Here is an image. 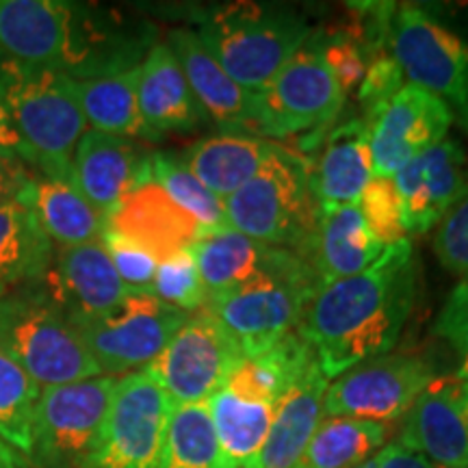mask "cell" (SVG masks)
Returning a JSON list of instances; mask_svg holds the SVG:
<instances>
[{"label":"cell","mask_w":468,"mask_h":468,"mask_svg":"<svg viewBox=\"0 0 468 468\" xmlns=\"http://www.w3.org/2000/svg\"><path fill=\"white\" fill-rule=\"evenodd\" d=\"M0 349L39 388L102 376L44 280L0 295Z\"/></svg>","instance_id":"6"},{"label":"cell","mask_w":468,"mask_h":468,"mask_svg":"<svg viewBox=\"0 0 468 468\" xmlns=\"http://www.w3.org/2000/svg\"><path fill=\"white\" fill-rule=\"evenodd\" d=\"M455 124L452 111L434 93L406 83L371 122L373 176L393 178L420 152L434 148Z\"/></svg>","instance_id":"16"},{"label":"cell","mask_w":468,"mask_h":468,"mask_svg":"<svg viewBox=\"0 0 468 468\" xmlns=\"http://www.w3.org/2000/svg\"><path fill=\"white\" fill-rule=\"evenodd\" d=\"M434 332L444 338L455 354L460 356V367L455 376L468 382V280H460L449 292L447 302L434 324Z\"/></svg>","instance_id":"42"},{"label":"cell","mask_w":468,"mask_h":468,"mask_svg":"<svg viewBox=\"0 0 468 468\" xmlns=\"http://www.w3.org/2000/svg\"><path fill=\"white\" fill-rule=\"evenodd\" d=\"M466 154L455 139L420 152L393 176L408 234H425L441 224L466 185Z\"/></svg>","instance_id":"18"},{"label":"cell","mask_w":468,"mask_h":468,"mask_svg":"<svg viewBox=\"0 0 468 468\" xmlns=\"http://www.w3.org/2000/svg\"><path fill=\"white\" fill-rule=\"evenodd\" d=\"M390 55L406 83L434 93L468 133V42L453 28L414 5L395 9L390 22Z\"/></svg>","instance_id":"9"},{"label":"cell","mask_w":468,"mask_h":468,"mask_svg":"<svg viewBox=\"0 0 468 468\" xmlns=\"http://www.w3.org/2000/svg\"><path fill=\"white\" fill-rule=\"evenodd\" d=\"M191 250L208 295L308 262L297 251L261 243L232 228L204 232Z\"/></svg>","instance_id":"23"},{"label":"cell","mask_w":468,"mask_h":468,"mask_svg":"<svg viewBox=\"0 0 468 468\" xmlns=\"http://www.w3.org/2000/svg\"><path fill=\"white\" fill-rule=\"evenodd\" d=\"M256 96L259 137L271 139L324 131L345 104V93L327 68L314 35Z\"/></svg>","instance_id":"13"},{"label":"cell","mask_w":468,"mask_h":468,"mask_svg":"<svg viewBox=\"0 0 468 468\" xmlns=\"http://www.w3.org/2000/svg\"><path fill=\"white\" fill-rule=\"evenodd\" d=\"M0 468H28V460L22 458L7 442L0 441Z\"/></svg>","instance_id":"46"},{"label":"cell","mask_w":468,"mask_h":468,"mask_svg":"<svg viewBox=\"0 0 468 468\" xmlns=\"http://www.w3.org/2000/svg\"><path fill=\"white\" fill-rule=\"evenodd\" d=\"M35 172L25 161L0 154V207L25 196Z\"/></svg>","instance_id":"43"},{"label":"cell","mask_w":468,"mask_h":468,"mask_svg":"<svg viewBox=\"0 0 468 468\" xmlns=\"http://www.w3.org/2000/svg\"><path fill=\"white\" fill-rule=\"evenodd\" d=\"M154 44V27L104 5L0 0V52L74 80L139 68Z\"/></svg>","instance_id":"1"},{"label":"cell","mask_w":468,"mask_h":468,"mask_svg":"<svg viewBox=\"0 0 468 468\" xmlns=\"http://www.w3.org/2000/svg\"><path fill=\"white\" fill-rule=\"evenodd\" d=\"M117 379L98 376L42 388L33 417L28 462L37 468H79L107 419Z\"/></svg>","instance_id":"10"},{"label":"cell","mask_w":468,"mask_h":468,"mask_svg":"<svg viewBox=\"0 0 468 468\" xmlns=\"http://www.w3.org/2000/svg\"><path fill=\"white\" fill-rule=\"evenodd\" d=\"M224 208L228 228L302 259L321 213L308 161L276 144L254 178L226 197Z\"/></svg>","instance_id":"7"},{"label":"cell","mask_w":468,"mask_h":468,"mask_svg":"<svg viewBox=\"0 0 468 468\" xmlns=\"http://www.w3.org/2000/svg\"><path fill=\"white\" fill-rule=\"evenodd\" d=\"M0 102L9 111L28 150V167L72 180V159L87 122L68 76L25 66L0 52Z\"/></svg>","instance_id":"5"},{"label":"cell","mask_w":468,"mask_h":468,"mask_svg":"<svg viewBox=\"0 0 468 468\" xmlns=\"http://www.w3.org/2000/svg\"><path fill=\"white\" fill-rule=\"evenodd\" d=\"M44 284L69 321L107 313L131 295L101 241L57 250Z\"/></svg>","instance_id":"21"},{"label":"cell","mask_w":468,"mask_h":468,"mask_svg":"<svg viewBox=\"0 0 468 468\" xmlns=\"http://www.w3.org/2000/svg\"><path fill=\"white\" fill-rule=\"evenodd\" d=\"M401 444L436 468H468V382L436 376L406 414Z\"/></svg>","instance_id":"17"},{"label":"cell","mask_w":468,"mask_h":468,"mask_svg":"<svg viewBox=\"0 0 468 468\" xmlns=\"http://www.w3.org/2000/svg\"><path fill=\"white\" fill-rule=\"evenodd\" d=\"M186 313L154 292H131L107 313L72 321L102 376L142 371L185 324Z\"/></svg>","instance_id":"12"},{"label":"cell","mask_w":468,"mask_h":468,"mask_svg":"<svg viewBox=\"0 0 468 468\" xmlns=\"http://www.w3.org/2000/svg\"><path fill=\"white\" fill-rule=\"evenodd\" d=\"M55 245L22 200L0 207V295L42 282L55 259Z\"/></svg>","instance_id":"30"},{"label":"cell","mask_w":468,"mask_h":468,"mask_svg":"<svg viewBox=\"0 0 468 468\" xmlns=\"http://www.w3.org/2000/svg\"><path fill=\"white\" fill-rule=\"evenodd\" d=\"M356 207H358L368 232L376 237V241L384 250L395 243H401L403 239H410L399 193H397L393 178L373 176Z\"/></svg>","instance_id":"37"},{"label":"cell","mask_w":468,"mask_h":468,"mask_svg":"<svg viewBox=\"0 0 468 468\" xmlns=\"http://www.w3.org/2000/svg\"><path fill=\"white\" fill-rule=\"evenodd\" d=\"M327 384L330 379L321 371L319 360L313 362L280 403L267 441L251 468H297L310 438L325 419Z\"/></svg>","instance_id":"27"},{"label":"cell","mask_w":468,"mask_h":468,"mask_svg":"<svg viewBox=\"0 0 468 468\" xmlns=\"http://www.w3.org/2000/svg\"><path fill=\"white\" fill-rule=\"evenodd\" d=\"M434 254L449 273L468 280V176L460 197L436 226Z\"/></svg>","instance_id":"38"},{"label":"cell","mask_w":468,"mask_h":468,"mask_svg":"<svg viewBox=\"0 0 468 468\" xmlns=\"http://www.w3.org/2000/svg\"><path fill=\"white\" fill-rule=\"evenodd\" d=\"M321 280L308 262L284 273H271L208 295L207 308L243 356L259 354L302 325L306 308L321 289Z\"/></svg>","instance_id":"8"},{"label":"cell","mask_w":468,"mask_h":468,"mask_svg":"<svg viewBox=\"0 0 468 468\" xmlns=\"http://www.w3.org/2000/svg\"><path fill=\"white\" fill-rule=\"evenodd\" d=\"M150 178L207 232L228 228L224 200H219L189 172L183 156H176L172 152H152Z\"/></svg>","instance_id":"34"},{"label":"cell","mask_w":468,"mask_h":468,"mask_svg":"<svg viewBox=\"0 0 468 468\" xmlns=\"http://www.w3.org/2000/svg\"><path fill=\"white\" fill-rule=\"evenodd\" d=\"M376 468H434L423 455L401 444L399 441L384 444L376 453Z\"/></svg>","instance_id":"44"},{"label":"cell","mask_w":468,"mask_h":468,"mask_svg":"<svg viewBox=\"0 0 468 468\" xmlns=\"http://www.w3.org/2000/svg\"><path fill=\"white\" fill-rule=\"evenodd\" d=\"M20 200L33 210L46 237L58 250L96 243L107 230V218L76 189L72 180H57L35 172Z\"/></svg>","instance_id":"28"},{"label":"cell","mask_w":468,"mask_h":468,"mask_svg":"<svg viewBox=\"0 0 468 468\" xmlns=\"http://www.w3.org/2000/svg\"><path fill=\"white\" fill-rule=\"evenodd\" d=\"M101 243L107 250L115 271L124 280L131 292H152L154 284V273L159 267V261L145 251L142 245H137L131 239L122 237L120 232L104 230Z\"/></svg>","instance_id":"39"},{"label":"cell","mask_w":468,"mask_h":468,"mask_svg":"<svg viewBox=\"0 0 468 468\" xmlns=\"http://www.w3.org/2000/svg\"><path fill=\"white\" fill-rule=\"evenodd\" d=\"M388 438V425L325 417L310 438L297 468H354L371 460Z\"/></svg>","instance_id":"33"},{"label":"cell","mask_w":468,"mask_h":468,"mask_svg":"<svg viewBox=\"0 0 468 468\" xmlns=\"http://www.w3.org/2000/svg\"><path fill=\"white\" fill-rule=\"evenodd\" d=\"M172 408L144 368L120 378L101 436L79 468H159Z\"/></svg>","instance_id":"11"},{"label":"cell","mask_w":468,"mask_h":468,"mask_svg":"<svg viewBox=\"0 0 468 468\" xmlns=\"http://www.w3.org/2000/svg\"><path fill=\"white\" fill-rule=\"evenodd\" d=\"M406 76H403L399 63L390 52L373 57L368 61L365 80L358 90V102L362 107V117L371 124L376 117L382 113V109L403 90Z\"/></svg>","instance_id":"40"},{"label":"cell","mask_w":468,"mask_h":468,"mask_svg":"<svg viewBox=\"0 0 468 468\" xmlns=\"http://www.w3.org/2000/svg\"><path fill=\"white\" fill-rule=\"evenodd\" d=\"M313 362L317 354L308 338L300 330L291 332L259 354L243 356L208 397L221 447L239 468H251L259 458L280 403Z\"/></svg>","instance_id":"3"},{"label":"cell","mask_w":468,"mask_h":468,"mask_svg":"<svg viewBox=\"0 0 468 468\" xmlns=\"http://www.w3.org/2000/svg\"><path fill=\"white\" fill-rule=\"evenodd\" d=\"M417 256L410 239L390 245L365 271L324 284L303 314L300 332L313 345L325 378L390 354L414 308Z\"/></svg>","instance_id":"2"},{"label":"cell","mask_w":468,"mask_h":468,"mask_svg":"<svg viewBox=\"0 0 468 468\" xmlns=\"http://www.w3.org/2000/svg\"><path fill=\"white\" fill-rule=\"evenodd\" d=\"M434 378V368L420 354L390 351L332 379L324 397V414L388 425L406 417Z\"/></svg>","instance_id":"15"},{"label":"cell","mask_w":468,"mask_h":468,"mask_svg":"<svg viewBox=\"0 0 468 468\" xmlns=\"http://www.w3.org/2000/svg\"><path fill=\"white\" fill-rule=\"evenodd\" d=\"M137 98L145 126L154 139L161 133L193 131L207 120L167 42L152 46L139 66Z\"/></svg>","instance_id":"24"},{"label":"cell","mask_w":468,"mask_h":468,"mask_svg":"<svg viewBox=\"0 0 468 468\" xmlns=\"http://www.w3.org/2000/svg\"><path fill=\"white\" fill-rule=\"evenodd\" d=\"M196 33L239 85L261 93L308 42L313 28L300 11L284 5L234 0L204 11Z\"/></svg>","instance_id":"4"},{"label":"cell","mask_w":468,"mask_h":468,"mask_svg":"<svg viewBox=\"0 0 468 468\" xmlns=\"http://www.w3.org/2000/svg\"><path fill=\"white\" fill-rule=\"evenodd\" d=\"M150 154L134 139L87 131L72 159V183L104 218L134 186L150 180Z\"/></svg>","instance_id":"20"},{"label":"cell","mask_w":468,"mask_h":468,"mask_svg":"<svg viewBox=\"0 0 468 468\" xmlns=\"http://www.w3.org/2000/svg\"><path fill=\"white\" fill-rule=\"evenodd\" d=\"M241 358L237 341L204 306L186 314L185 324L144 371L174 403H204Z\"/></svg>","instance_id":"14"},{"label":"cell","mask_w":468,"mask_h":468,"mask_svg":"<svg viewBox=\"0 0 468 468\" xmlns=\"http://www.w3.org/2000/svg\"><path fill=\"white\" fill-rule=\"evenodd\" d=\"M273 144L254 134L219 133L186 152L185 165L219 200L230 197L262 167Z\"/></svg>","instance_id":"29"},{"label":"cell","mask_w":468,"mask_h":468,"mask_svg":"<svg viewBox=\"0 0 468 468\" xmlns=\"http://www.w3.org/2000/svg\"><path fill=\"white\" fill-rule=\"evenodd\" d=\"M39 388L25 368L0 349V441L16 449L22 458L31 453L33 417Z\"/></svg>","instance_id":"35"},{"label":"cell","mask_w":468,"mask_h":468,"mask_svg":"<svg viewBox=\"0 0 468 468\" xmlns=\"http://www.w3.org/2000/svg\"><path fill=\"white\" fill-rule=\"evenodd\" d=\"M317 42L321 46V52H324L327 68L332 69L336 83L341 85L345 98L351 91H358L368 68V57L365 55V50L347 33H335L327 39L317 37Z\"/></svg>","instance_id":"41"},{"label":"cell","mask_w":468,"mask_h":468,"mask_svg":"<svg viewBox=\"0 0 468 468\" xmlns=\"http://www.w3.org/2000/svg\"><path fill=\"white\" fill-rule=\"evenodd\" d=\"M313 172L314 196L321 207L358 204L373 178L371 126L365 117L343 122L327 133Z\"/></svg>","instance_id":"26"},{"label":"cell","mask_w":468,"mask_h":468,"mask_svg":"<svg viewBox=\"0 0 468 468\" xmlns=\"http://www.w3.org/2000/svg\"><path fill=\"white\" fill-rule=\"evenodd\" d=\"M159 468H239L221 447L207 401L174 403Z\"/></svg>","instance_id":"32"},{"label":"cell","mask_w":468,"mask_h":468,"mask_svg":"<svg viewBox=\"0 0 468 468\" xmlns=\"http://www.w3.org/2000/svg\"><path fill=\"white\" fill-rule=\"evenodd\" d=\"M0 154L14 156V159L25 161L28 165V150L25 139L17 133V126L14 124L3 102H0Z\"/></svg>","instance_id":"45"},{"label":"cell","mask_w":468,"mask_h":468,"mask_svg":"<svg viewBox=\"0 0 468 468\" xmlns=\"http://www.w3.org/2000/svg\"><path fill=\"white\" fill-rule=\"evenodd\" d=\"M68 80L91 131L124 139H154L139 111V68L101 79Z\"/></svg>","instance_id":"31"},{"label":"cell","mask_w":468,"mask_h":468,"mask_svg":"<svg viewBox=\"0 0 468 468\" xmlns=\"http://www.w3.org/2000/svg\"><path fill=\"white\" fill-rule=\"evenodd\" d=\"M354 468H376V455H373V458H371V460L362 462V464H358V466H354Z\"/></svg>","instance_id":"47"},{"label":"cell","mask_w":468,"mask_h":468,"mask_svg":"<svg viewBox=\"0 0 468 468\" xmlns=\"http://www.w3.org/2000/svg\"><path fill=\"white\" fill-rule=\"evenodd\" d=\"M167 46L178 58L204 113L213 117L224 133L259 137V96L239 85L219 66L197 33L193 28L176 27L167 35Z\"/></svg>","instance_id":"19"},{"label":"cell","mask_w":468,"mask_h":468,"mask_svg":"<svg viewBox=\"0 0 468 468\" xmlns=\"http://www.w3.org/2000/svg\"><path fill=\"white\" fill-rule=\"evenodd\" d=\"M107 228L142 245L159 262L191 248L207 232L152 178L117 204L107 218Z\"/></svg>","instance_id":"22"},{"label":"cell","mask_w":468,"mask_h":468,"mask_svg":"<svg viewBox=\"0 0 468 468\" xmlns=\"http://www.w3.org/2000/svg\"><path fill=\"white\" fill-rule=\"evenodd\" d=\"M152 292L161 302L183 310L186 314L207 306L208 291L202 282L200 269H197L196 256H193L191 248L178 251L172 259L159 262Z\"/></svg>","instance_id":"36"},{"label":"cell","mask_w":468,"mask_h":468,"mask_svg":"<svg viewBox=\"0 0 468 468\" xmlns=\"http://www.w3.org/2000/svg\"><path fill=\"white\" fill-rule=\"evenodd\" d=\"M384 248L376 241L356 204L321 207L317 228L303 259L314 269L321 284L336 282L365 271L382 256Z\"/></svg>","instance_id":"25"}]
</instances>
